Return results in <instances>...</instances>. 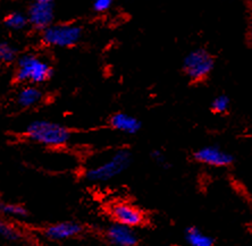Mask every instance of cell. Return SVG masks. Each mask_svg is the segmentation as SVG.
<instances>
[{"mask_svg": "<svg viewBox=\"0 0 252 246\" xmlns=\"http://www.w3.org/2000/svg\"><path fill=\"white\" fill-rule=\"evenodd\" d=\"M24 137L30 142L47 148H63L72 139L73 132L65 125L56 122L38 119L25 127Z\"/></svg>", "mask_w": 252, "mask_h": 246, "instance_id": "obj_1", "label": "cell"}, {"mask_svg": "<svg viewBox=\"0 0 252 246\" xmlns=\"http://www.w3.org/2000/svg\"><path fill=\"white\" fill-rule=\"evenodd\" d=\"M54 75V68L46 59L35 54H24L15 62L13 81L17 84H42Z\"/></svg>", "mask_w": 252, "mask_h": 246, "instance_id": "obj_2", "label": "cell"}, {"mask_svg": "<svg viewBox=\"0 0 252 246\" xmlns=\"http://www.w3.org/2000/svg\"><path fill=\"white\" fill-rule=\"evenodd\" d=\"M132 162L133 154L128 149H117L105 161L85 169L83 177L90 183H107L124 174Z\"/></svg>", "mask_w": 252, "mask_h": 246, "instance_id": "obj_3", "label": "cell"}, {"mask_svg": "<svg viewBox=\"0 0 252 246\" xmlns=\"http://www.w3.org/2000/svg\"><path fill=\"white\" fill-rule=\"evenodd\" d=\"M215 67V57L206 49H196L189 54L183 62V73L194 84L208 80Z\"/></svg>", "mask_w": 252, "mask_h": 246, "instance_id": "obj_4", "label": "cell"}, {"mask_svg": "<svg viewBox=\"0 0 252 246\" xmlns=\"http://www.w3.org/2000/svg\"><path fill=\"white\" fill-rule=\"evenodd\" d=\"M83 30L73 23L51 24L41 33L44 44L57 48H70L76 46L82 39Z\"/></svg>", "mask_w": 252, "mask_h": 246, "instance_id": "obj_5", "label": "cell"}, {"mask_svg": "<svg viewBox=\"0 0 252 246\" xmlns=\"http://www.w3.org/2000/svg\"><path fill=\"white\" fill-rule=\"evenodd\" d=\"M107 214L113 222L138 228L146 225L148 217L142 209L125 200H117L107 206Z\"/></svg>", "mask_w": 252, "mask_h": 246, "instance_id": "obj_6", "label": "cell"}, {"mask_svg": "<svg viewBox=\"0 0 252 246\" xmlns=\"http://www.w3.org/2000/svg\"><path fill=\"white\" fill-rule=\"evenodd\" d=\"M27 15L30 25L42 32L48 26L54 24V0H31L28 7Z\"/></svg>", "mask_w": 252, "mask_h": 246, "instance_id": "obj_7", "label": "cell"}, {"mask_svg": "<svg viewBox=\"0 0 252 246\" xmlns=\"http://www.w3.org/2000/svg\"><path fill=\"white\" fill-rule=\"evenodd\" d=\"M191 156L196 163L213 168H231L234 165V156L217 147L200 148Z\"/></svg>", "mask_w": 252, "mask_h": 246, "instance_id": "obj_8", "label": "cell"}, {"mask_svg": "<svg viewBox=\"0 0 252 246\" xmlns=\"http://www.w3.org/2000/svg\"><path fill=\"white\" fill-rule=\"evenodd\" d=\"M85 227L81 222L66 220L50 223L42 229V235L53 242H64L79 237L84 233Z\"/></svg>", "mask_w": 252, "mask_h": 246, "instance_id": "obj_9", "label": "cell"}, {"mask_svg": "<svg viewBox=\"0 0 252 246\" xmlns=\"http://www.w3.org/2000/svg\"><path fill=\"white\" fill-rule=\"evenodd\" d=\"M105 238L114 246H138L139 235L135 228L113 222L105 229Z\"/></svg>", "mask_w": 252, "mask_h": 246, "instance_id": "obj_10", "label": "cell"}, {"mask_svg": "<svg viewBox=\"0 0 252 246\" xmlns=\"http://www.w3.org/2000/svg\"><path fill=\"white\" fill-rule=\"evenodd\" d=\"M109 125L117 132L134 135L142 128V124L138 118L126 113H115L109 118Z\"/></svg>", "mask_w": 252, "mask_h": 246, "instance_id": "obj_11", "label": "cell"}, {"mask_svg": "<svg viewBox=\"0 0 252 246\" xmlns=\"http://www.w3.org/2000/svg\"><path fill=\"white\" fill-rule=\"evenodd\" d=\"M16 104L22 109H30L41 103L43 100V92L39 85L24 84L16 94Z\"/></svg>", "mask_w": 252, "mask_h": 246, "instance_id": "obj_12", "label": "cell"}, {"mask_svg": "<svg viewBox=\"0 0 252 246\" xmlns=\"http://www.w3.org/2000/svg\"><path fill=\"white\" fill-rule=\"evenodd\" d=\"M184 237L189 246H215L214 238L201 232L195 226L188 227L185 229Z\"/></svg>", "mask_w": 252, "mask_h": 246, "instance_id": "obj_13", "label": "cell"}, {"mask_svg": "<svg viewBox=\"0 0 252 246\" xmlns=\"http://www.w3.org/2000/svg\"><path fill=\"white\" fill-rule=\"evenodd\" d=\"M1 214L7 219H25L29 217L30 212L24 204L14 202L1 203Z\"/></svg>", "mask_w": 252, "mask_h": 246, "instance_id": "obj_14", "label": "cell"}, {"mask_svg": "<svg viewBox=\"0 0 252 246\" xmlns=\"http://www.w3.org/2000/svg\"><path fill=\"white\" fill-rule=\"evenodd\" d=\"M0 235H1L3 240L12 242V243H17V242L23 240L24 237L22 230L9 219H6V220L0 222Z\"/></svg>", "mask_w": 252, "mask_h": 246, "instance_id": "obj_15", "label": "cell"}, {"mask_svg": "<svg viewBox=\"0 0 252 246\" xmlns=\"http://www.w3.org/2000/svg\"><path fill=\"white\" fill-rule=\"evenodd\" d=\"M3 23H5L7 29L13 30V31H21V30H24L28 25H30L28 15L20 12H12L7 14L5 20H3Z\"/></svg>", "mask_w": 252, "mask_h": 246, "instance_id": "obj_16", "label": "cell"}, {"mask_svg": "<svg viewBox=\"0 0 252 246\" xmlns=\"http://www.w3.org/2000/svg\"><path fill=\"white\" fill-rule=\"evenodd\" d=\"M18 56L17 50L8 42H2L0 44V61L5 65H12L17 62Z\"/></svg>", "mask_w": 252, "mask_h": 246, "instance_id": "obj_17", "label": "cell"}, {"mask_svg": "<svg viewBox=\"0 0 252 246\" xmlns=\"http://www.w3.org/2000/svg\"><path fill=\"white\" fill-rule=\"evenodd\" d=\"M211 113L215 115H220L224 116L228 113L229 110V99L226 95H218L217 98L214 99L213 103L210 107Z\"/></svg>", "mask_w": 252, "mask_h": 246, "instance_id": "obj_18", "label": "cell"}, {"mask_svg": "<svg viewBox=\"0 0 252 246\" xmlns=\"http://www.w3.org/2000/svg\"><path fill=\"white\" fill-rule=\"evenodd\" d=\"M113 5V0H94V9L97 13H105Z\"/></svg>", "mask_w": 252, "mask_h": 246, "instance_id": "obj_19", "label": "cell"}, {"mask_svg": "<svg viewBox=\"0 0 252 246\" xmlns=\"http://www.w3.org/2000/svg\"><path fill=\"white\" fill-rule=\"evenodd\" d=\"M151 158H153V160L155 162H157L158 165H161L164 166L166 163V158H165V154L164 152L160 151V150H154L153 152L150 154Z\"/></svg>", "mask_w": 252, "mask_h": 246, "instance_id": "obj_20", "label": "cell"}, {"mask_svg": "<svg viewBox=\"0 0 252 246\" xmlns=\"http://www.w3.org/2000/svg\"><path fill=\"white\" fill-rule=\"evenodd\" d=\"M247 42L249 44V47L252 48V24L250 25L249 30H248V33H247Z\"/></svg>", "mask_w": 252, "mask_h": 246, "instance_id": "obj_21", "label": "cell"}, {"mask_svg": "<svg viewBox=\"0 0 252 246\" xmlns=\"http://www.w3.org/2000/svg\"><path fill=\"white\" fill-rule=\"evenodd\" d=\"M251 24H252V15H251Z\"/></svg>", "mask_w": 252, "mask_h": 246, "instance_id": "obj_22", "label": "cell"}]
</instances>
